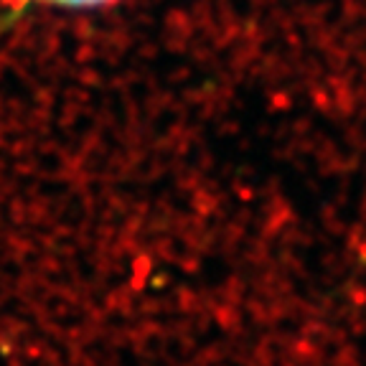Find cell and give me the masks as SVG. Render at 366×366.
Masks as SVG:
<instances>
[{"label": "cell", "instance_id": "1", "mask_svg": "<svg viewBox=\"0 0 366 366\" xmlns=\"http://www.w3.org/2000/svg\"><path fill=\"white\" fill-rule=\"evenodd\" d=\"M46 3H56V6L82 8V6H99V3H110V0H46Z\"/></svg>", "mask_w": 366, "mask_h": 366}]
</instances>
